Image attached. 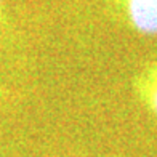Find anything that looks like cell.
I'll return each instance as SVG.
<instances>
[{
  "mask_svg": "<svg viewBox=\"0 0 157 157\" xmlns=\"http://www.w3.org/2000/svg\"><path fill=\"white\" fill-rule=\"evenodd\" d=\"M8 96H10V91L6 90V88H3L2 85H0V103L6 101V99H8Z\"/></svg>",
  "mask_w": 157,
  "mask_h": 157,
  "instance_id": "cell-4",
  "label": "cell"
},
{
  "mask_svg": "<svg viewBox=\"0 0 157 157\" xmlns=\"http://www.w3.org/2000/svg\"><path fill=\"white\" fill-rule=\"evenodd\" d=\"M120 23L143 35H157V0H104Z\"/></svg>",
  "mask_w": 157,
  "mask_h": 157,
  "instance_id": "cell-1",
  "label": "cell"
},
{
  "mask_svg": "<svg viewBox=\"0 0 157 157\" xmlns=\"http://www.w3.org/2000/svg\"><path fill=\"white\" fill-rule=\"evenodd\" d=\"M8 29H10V23H8V15H6V8H5V0H0V34H3Z\"/></svg>",
  "mask_w": 157,
  "mask_h": 157,
  "instance_id": "cell-3",
  "label": "cell"
},
{
  "mask_svg": "<svg viewBox=\"0 0 157 157\" xmlns=\"http://www.w3.org/2000/svg\"><path fill=\"white\" fill-rule=\"evenodd\" d=\"M133 93L144 108L157 116V61L149 63L133 77Z\"/></svg>",
  "mask_w": 157,
  "mask_h": 157,
  "instance_id": "cell-2",
  "label": "cell"
}]
</instances>
